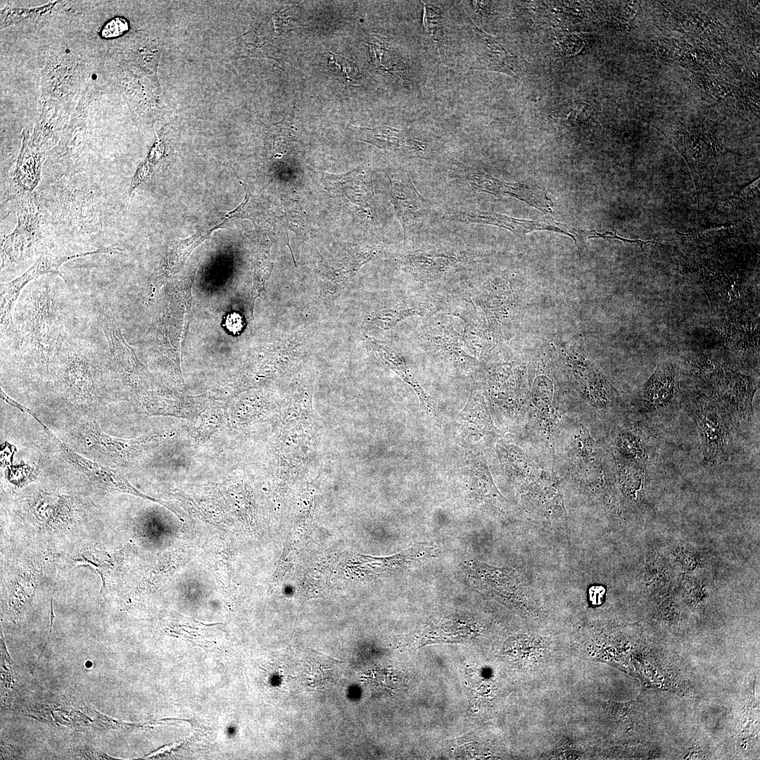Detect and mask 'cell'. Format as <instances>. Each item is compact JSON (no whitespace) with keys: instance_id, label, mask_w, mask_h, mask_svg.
<instances>
[{"instance_id":"cell-16","label":"cell","mask_w":760,"mask_h":760,"mask_svg":"<svg viewBox=\"0 0 760 760\" xmlns=\"http://www.w3.org/2000/svg\"><path fill=\"white\" fill-rule=\"evenodd\" d=\"M248 201V196L246 191L243 202L236 208L227 211L217 217L208 220L205 223L196 227L194 234L187 239L177 241L173 246L171 253L172 257L175 258V262L178 265L182 264L192 251L207 239L214 231L224 227L231 220L235 217H239L241 210Z\"/></svg>"},{"instance_id":"cell-21","label":"cell","mask_w":760,"mask_h":760,"mask_svg":"<svg viewBox=\"0 0 760 760\" xmlns=\"http://www.w3.org/2000/svg\"><path fill=\"white\" fill-rule=\"evenodd\" d=\"M651 466L628 462L619 471L620 483L631 498L640 497L646 487Z\"/></svg>"},{"instance_id":"cell-3","label":"cell","mask_w":760,"mask_h":760,"mask_svg":"<svg viewBox=\"0 0 760 760\" xmlns=\"http://www.w3.org/2000/svg\"><path fill=\"white\" fill-rule=\"evenodd\" d=\"M705 379L711 388L709 393L722 405L742 436L754 420L753 398L759 381L750 376L721 369L710 372Z\"/></svg>"},{"instance_id":"cell-15","label":"cell","mask_w":760,"mask_h":760,"mask_svg":"<svg viewBox=\"0 0 760 760\" xmlns=\"http://www.w3.org/2000/svg\"><path fill=\"white\" fill-rule=\"evenodd\" d=\"M616 445L628 462L652 466L656 460L657 445L650 431H623L617 437Z\"/></svg>"},{"instance_id":"cell-8","label":"cell","mask_w":760,"mask_h":760,"mask_svg":"<svg viewBox=\"0 0 760 760\" xmlns=\"http://www.w3.org/2000/svg\"><path fill=\"white\" fill-rule=\"evenodd\" d=\"M387 175V174H386ZM397 215L403 229L404 240L414 248L432 203L414 186L408 172L387 175Z\"/></svg>"},{"instance_id":"cell-13","label":"cell","mask_w":760,"mask_h":760,"mask_svg":"<svg viewBox=\"0 0 760 760\" xmlns=\"http://www.w3.org/2000/svg\"><path fill=\"white\" fill-rule=\"evenodd\" d=\"M425 336L428 346L459 372L469 374L474 371L476 362L464 350V338L451 325H432L426 329Z\"/></svg>"},{"instance_id":"cell-19","label":"cell","mask_w":760,"mask_h":760,"mask_svg":"<svg viewBox=\"0 0 760 760\" xmlns=\"http://www.w3.org/2000/svg\"><path fill=\"white\" fill-rule=\"evenodd\" d=\"M432 306L416 298L400 302L395 307L379 313L372 320L383 329H389L412 315H424L432 312Z\"/></svg>"},{"instance_id":"cell-7","label":"cell","mask_w":760,"mask_h":760,"mask_svg":"<svg viewBox=\"0 0 760 760\" xmlns=\"http://www.w3.org/2000/svg\"><path fill=\"white\" fill-rule=\"evenodd\" d=\"M472 255L469 251L450 246L436 245L410 248L403 256L405 270L421 281H433L469 264Z\"/></svg>"},{"instance_id":"cell-10","label":"cell","mask_w":760,"mask_h":760,"mask_svg":"<svg viewBox=\"0 0 760 760\" xmlns=\"http://www.w3.org/2000/svg\"><path fill=\"white\" fill-rule=\"evenodd\" d=\"M448 218L460 222L497 226L512 232L519 237L536 230H549L568 235L569 229V226L559 223L550 217L539 220H527L469 208L456 209L450 213Z\"/></svg>"},{"instance_id":"cell-6","label":"cell","mask_w":760,"mask_h":760,"mask_svg":"<svg viewBox=\"0 0 760 760\" xmlns=\"http://www.w3.org/2000/svg\"><path fill=\"white\" fill-rule=\"evenodd\" d=\"M117 250L111 247H101L91 251L81 253H57L44 251L35 262L22 275L11 281L1 284V330L9 327L11 315L15 303L23 289L32 281L44 274H56L61 277V266L69 260L89 255L113 253Z\"/></svg>"},{"instance_id":"cell-17","label":"cell","mask_w":760,"mask_h":760,"mask_svg":"<svg viewBox=\"0 0 760 760\" xmlns=\"http://www.w3.org/2000/svg\"><path fill=\"white\" fill-rule=\"evenodd\" d=\"M371 343L383 361L412 387L429 414L437 416L436 404L415 379L404 360L391 348L376 341L371 340Z\"/></svg>"},{"instance_id":"cell-2","label":"cell","mask_w":760,"mask_h":760,"mask_svg":"<svg viewBox=\"0 0 760 760\" xmlns=\"http://www.w3.org/2000/svg\"><path fill=\"white\" fill-rule=\"evenodd\" d=\"M681 407L697 426L699 453L707 464L727 461L740 450L741 435L726 410L710 393L685 392Z\"/></svg>"},{"instance_id":"cell-1","label":"cell","mask_w":760,"mask_h":760,"mask_svg":"<svg viewBox=\"0 0 760 760\" xmlns=\"http://www.w3.org/2000/svg\"><path fill=\"white\" fill-rule=\"evenodd\" d=\"M24 292L11 319L18 346L24 355L49 362L68 337L65 298L48 281Z\"/></svg>"},{"instance_id":"cell-12","label":"cell","mask_w":760,"mask_h":760,"mask_svg":"<svg viewBox=\"0 0 760 760\" xmlns=\"http://www.w3.org/2000/svg\"><path fill=\"white\" fill-rule=\"evenodd\" d=\"M357 129L363 134L361 140L405 157L427 159L432 153V148L429 142L417 139L405 130L386 125L375 128L359 127Z\"/></svg>"},{"instance_id":"cell-9","label":"cell","mask_w":760,"mask_h":760,"mask_svg":"<svg viewBox=\"0 0 760 760\" xmlns=\"http://www.w3.org/2000/svg\"><path fill=\"white\" fill-rule=\"evenodd\" d=\"M460 469L467 501L484 509L500 512L503 498L495 488L481 455L468 451Z\"/></svg>"},{"instance_id":"cell-22","label":"cell","mask_w":760,"mask_h":760,"mask_svg":"<svg viewBox=\"0 0 760 760\" xmlns=\"http://www.w3.org/2000/svg\"><path fill=\"white\" fill-rule=\"evenodd\" d=\"M328 66L343 82L355 85L357 72L353 63L350 61L338 54L331 53L328 59Z\"/></svg>"},{"instance_id":"cell-4","label":"cell","mask_w":760,"mask_h":760,"mask_svg":"<svg viewBox=\"0 0 760 760\" xmlns=\"http://www.w3.org/2000/svg\"><path fill=\"white\" fill-rule=\"evenodd\" d=\"M17 216L15 229L1 240L2 268L18 265L32 258L42 238V218L31 193L20 195Z\"/></svg>"},{"instance_id":"cell-11","label":"cell","mask_w":760,"mask_h":760,"mask_svg":"<svg viewBox=\"0 0 760 760\" xmlns=\"http://www.w3.org/2000/svg\"><path fill=\"white\" fill-rule=\"evenodd\" d=\"M466 179L469 185L477 192L510 196L541 211L552 213L554 203L547 196L545 191L536 184L507 182L481 172H469Z\"/></svg>"},{"instance_id":"cell-20","label":"cell","mask_w":760,"mask_h":760,"mask_svg":"<svg viewBox=\"0 0 760 760\" xmlns=\"http://www.w3.org/2000/svg\"><path fill=\"white\" fill-rule=\"evenodd\" d=\"M372 60L376 67L385 72L398 77L405 76V67L390 46L379 36H374L369 44Z\"/></svg>"},{"instance_id":"cell-23","label":"cell","mask_w":760,"mask_h":760,"mask_svg":"<svg viewBox=\"0 0 760 760\" xmlns=\"http://www.w3.org/2000/svg\"><path fill=\"white\" fill-rule=\"evenodd\" d=\"M423 24L426 32L437 45L436 35L439 34L441 23V15L435 8L424 3Z\"/></svg>"},{"instance_id":"cell-24","label":"cell","mask_w":760,"mask_h":760,"mask_svg":"<svg viewBox=\"0 0 760 760\" xmlns=\"http://www.w3.org/2000/svg\"><path fill=\"white\" fill-rule=\"evenodd\" d=\"M127 30V22L122 18H116L109 21L104 26L101 34L105 38H113L122 34Z\"/></svg>"},{"instance_id":"cell-25","label":"cell","mask_w":760,"mask_h":760,"mask_svg":"<svg viewBox=\"0 0 760 760\" xmlns=\"http://www.w3.org/2000/svg\"><path fill=\"white\" fill-rule=\"evenodd\" d=\"M227 325L228 329L232 331H238L241 330L242 327V320L238 315H230L227 317Z\"/></svg>"},{"instance_id":"cell-14","label":"cell","mask_w":760,"mask_h":760,"mask_svg":"<svg viewBox=\"0 0 760 760\" xmlns=\"http://www.w3.org/2000/svg\"><path fill=\"white\" fill-rule=\"evenodd\" d=\"M485 422L486 412L482 406L481 396L474 387L465 407L456 419L457 443L468 450L476 448L485 436Z\"/></svg>"},{"instance_id":"cell-18","label":"cell","mask_w":760,"mask_h":760,"mask_svg":"<svg viewBox=\"0 0 760 760\" xmlns=\"http://www.w3.org/2000/svg\"><path fill=\"white\" fill-rule=\"evenodd\" d=\"M121 552L110 553L96 548L83 550L74 559L81 565L91 566L101 577L103 588H110L119 571Z\"/></svg>"},{"instance_id":"cell-5","label":"cell","mask_w":760,"mask_h":760,"mask_svg":"<svg viewBox=\"0 0 760 760\" xmlns=\"http://www.w3.org/2000/svg\"><path fill=\"white\" fill-rule=\"evenodd\" d=\"M683 393L678 366L671 360L660 362L639 391L635 407L644 415L667 414L681 407Z\"/></svg>"}]
</instances>
